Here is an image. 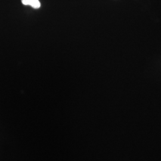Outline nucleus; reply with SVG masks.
Segmentation results:
<instances>
[{
	"label": "nucleus",
	"instance_id": "1",
	"mask_svg": "<svg viewBox=\"0 0 161 161\" xmlns=\"http://www.w3.org/2000/svg\"><path fill=\"white\" fill-rule=\"evenodd\" d=\"M22 3L24 5H29L34 8L40 7V2L39 0H22Z\"/></svg>",
	"mask_w": 161,
	"mask_h": 161
}]
</instances>
